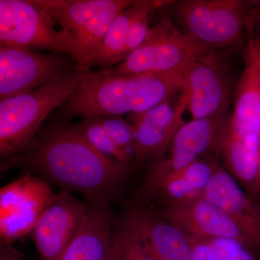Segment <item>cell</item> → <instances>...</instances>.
Listing matches in <instances>:
<instances>
[{
	"label": "cell",
	"mask_w": 260,
	"mask_h": 260,
	"mask_svg": "<svg viewBox=\"0 0 260 260\" xmlns=\"http://www.w3.org/2000/svg\"><path fill=\"white\" fill-rule=\"evenodd\" d=\"M7 167H21L91 203H109L120 191L129 165L103 155L61 121L41 129L31 145L8 157Z\"/></svg>",
	"instance_id": "1"
},
{
	"label": "cell",
	"mask_w": 260,
	"mask_h": 260,
	"mask_svg": "<svg viewBox=\"0 0 260 260\" xmlns=\"http://www.w3.org/2000/svg\"><path fill=\"white\" fill-rule=\"evenodd\" d=\"M186 68L167 73L124 75L88 70L59 114L83 118L140 114L179 93Z\"/></svg>",
	"instance_id": "2"
},
{
	"label": "cell",
	"mask_w": 260,
	"mask_h": 260,
	"mask_svg": "<svg viewBox=\"0 0 260 260\" xmlns=\"http://www.w3.org/2000/svg\"><path fill=\"white\" fill-rule=\"evenodd\" d=\"M88 71L75 66L31 91L1 100V156H13L28 148L37 138L46 118L68 102Z\"/></svg>",
	"instance_id": "3"
},
{
	"label": "cell",
	"mask_w": 260,
	"mask_h": 260,
	"mask_svg": "<svg viewBox=\"0 0 260 260\" xmlns=\"http://www.w3.org/2000/svg\"><path fill=\"white\" fill-rule=\"evenodd\" d=\"M55 20L69 40L71 59L89 70L94 54L117 15L133 0H34Z\"/></svg>",
	"instance_id": "4"
},
{
	"label": "cell",
	"mask_w": 260,
	"mask_h": 260,
	"mask_svg": "<svg viewBox=\"0 0 260 260\" xmlns=\"http://www.w3.org/2000/svg\"><path fill=\"white\" fill-rule=\"evenodd\" d=\"M169 5L179 30L213 50L235 46L250 20L247 3L239 0H185Z\"/></svg>",
	"instance_id": "5"
},
{
	"label": "cell",
	"mask_w": 260,
	"mask_h": 260,
	"mask_svg": "<svg viewBox=\"0 0 260 260\" xmlns=\"http://www.w3.org/2000/svg\"><path fill=\"white\" fill-rule=\"evenodd\" d=\"M213 50L186 37L165 17L150 29L140 47L116 67L104 71L119 75L171 73L184 69Z\"/></svg>",
	"instance_id": "6"
},
{
	"label": "cell",
	"mask_w": 260,
	"mask_h": 260,
	"mask_svg": "<svg viewBox=\"0 0 260 260\" xmlns=\"http://www.w3.org/2000/svg\"><path fill=\"white\" fill-rule=\"evenodd\" d=\"M34 0H0V46L71 55L68 37Z\"/></svg>",
	"instance_id": "7"
},
{
	"label": "cell",
	"mask_w": 260,
	"mask_h": 260,
	"mask_svg": "<svg viewBox=\"0 0 260 260\" xmlns=\"http://www.w3.org/2000/svg\"><path fill=\"white\" fill-rule=\"evenodd\" d=\"M56 193L42 177L25 175L0 189L1 244L13 243L32 233Z\"/></svg>",
	"instance_id": "8"
},
{
	"label": "cell",
	"mask_w": 260,
	"mask_h": 260,
	"mask_svg": "<svg viewBox=\"0 0 260 260\" xmlns=\"http://www.w3.org/2000/svg\"><path fill=\"white\" fill-rule=\"evenodd\" d=\"M184 83L192 119L223 116L235 91L231 65L215 50L186 67Z\"/></svg>",
	"instance_id": "9"
},
{
	"label": "cell",
	"mask_w": 260,
	"mask_h": 260,
	"mask_svg": "<svg viewBox=\"0 0 260 260\" xmlns=\"http://www.w3.org/2000/svg\"><path fill=\"white\" fill-rule=\"evenodd\" d=\"M61 54L0 46V99L31 91L71 69Z\"/></svg>",
	"instance_id": "10"
},
{
	"label": "cell",
	"mask_w": 260,
	"mask_h": 260,
	"mask_svg": "<svg viewBox=\"0 0 260 260\" xmlns=\"http://www.w3.org/2000/svg\"><path fill=\"white\" fill-rule=\"evenodd\" d=\"M177 94L144 112L130 114L134 131L135 164L159 158L184 124L183 114L189 107V100L183 92L177 99Z\"/></svg>",
	"instance_id": "11"
},
{
	"label": "cell",
	"mask_w": 260,
	"mask_h": 260,
	"mask_svg": "<svg viewBox=\"0 0 260 260\" xmlns=\"http://www.w3.org/2000/svg\"><path fill=\"white\" fill-rule=\"evenodd\" d=\"M88 205L71 191L56 193L32 230L41 260H59L85 218Z\"/></svg>",
	"instance_id": "12"
},
{
	"label": "cell",
	"mask_w": 260,
	"mask_h": 260,
	"mask_svg": "<svg viewBox=\"0 0 260 260\" xmlns=\"http://www.w3.org/2000/svg\"><path fill=\"white\" fill-rule=\"evenodd\" d=\"M162 215L188 237L230 238L240 241L252 249L237 223L202 193L171 202Z\"/></svg>",
	"instance_id": "13"
},
{
	"label": "cell",
	"mask_w": 260,
	"mask_h": 260,
	"mask_svg": "<svg viewBox=\"0 0 260 260\" xmlns=\"http://www.w3.org/2000/svg\"><path fill=\"white\" fill-rule=\"evenodd\" d=\"M225 126L223 116L192 119L178 130L172 143L170 156L153 167L148 186L154 189L168 176L179 172L198 160L215 143H218Z\"/></svg>",
	"instance_id": "14"
},
{
	"label": "cell",
	"mask_w": 260,
	"mask_h": 260,
	"mask_svg": "<svg viewBox=\"0 0 260 260\" xmlns=\"http://www.w3.org/2000/svg\"><path fill=\"white\" fill-rule=\"evenodd\" d=\"M203 196L237 223L256 254H260V210L230 173L215 168Z\"/></svg>",
	"instance_id": "15"
},
{
	"label": "cell",
	"mask_w": 260,
	"mask_h": 260,
	"mask_svg": "<svg viewBox=\"0 0 260 260\" xmlns=\"http://www.w3.org/2000/svg\"><path fill=\"white\" fill-rule=\"evenodd\" d=\"M114 232L109 203H91L73 240L59 260H109Z\"/></svg>",
	"instance_id": "16"
},
{
	"label": "cell",
	"mask_w": 260,
	"mask_h": 260,
	"mask_svg": "<svg viewBox=\"0 0 260 260\" xmlns=\"http://www.w3.org/2000/svg\"><path fill=\"white\" fill-rule=\"evenodd\" d=\"M124 223L143 239L155 260H193L185 234L162 217L145 210H131Z\"/></svg>",
	"instance_id": "17"
},
{
	"label": "cell",
	"mask_w": 260,
	"mask_h": 260,
	"mask_svg": "<svg viewBox=\"0 0 260 260\" xmlns=\"http://www.w3.org/2000/svg\"><path fill=\"white\" fill-rule=\"evenodd\" d=\"M218 144L230 174L251 192L259 171L260 135L239 133L226 126Z\"/></svg>",
	"instance_id": "18"
},
{
	"label": "cell",
	"mask_w": 260,
	"mask_h": 260,
	"mask_svg": "<svg viewBox=\"0 0 260 260\" xmlns=\"http://www.w3.org/2000/svg\"><path fill=\"white\" fill-rule=\"evenodd\" d=\"M234 109L228 127L245 134L260 135V73L248 61L237 84Z\"/></svg>",
	"instance_id": "19"
},
{
	"label": "cell",
	"mask_w": 260,
	"mask_h": 260,
	"mask_svg": "<svg viewBox=\"0 0 260 260\" xmlns=\"http://www.w3.org/2000/svg\"><path fill=\"white\" fill-rule=\"evenodd\" d=\"M140 5V1H136L114 19L100 47L92 58L90 68L94 66L107 69L124 60L126 37L130 25L139 10Z\"/></svg>",
	"instance_id": "20"
},
{
	"label": "cell",
	"mask_w": 260,
	"mask_h": 260,
	"mask_svg": "<svg viewBox=\"0 0 260 260\" xmlns=\"http://www.w3.org/2000/svg\"><path fill=\"white\" fill-rule=\"evenodd\" d=\"M73 127L98 151L109 158L128 164L134 160L133 156L119 148L99 124L95 117H84Z\"/></svg>",
	"instance_id": "21"
},
{
	"label": "cell",
	"mask_w": 260,
	"mask_h": 260,
	"mask_svg": "<svg viewBox=\"0 0 260 260\" xmlns=\"http://www.w3.org/2000/svg\"><path fill=\"white\" fill-rule=\"evenodd\" d=\"M114 250L121 260H155L143 239L124 223L114 231Z\"/></svg>",
	"instance_id": "22"
},
{
	"label": "cell",
	"mask_w": 260,
	"mask_h": 260,
	"mask_svg": "<svg viewBox=\"0 0 260 260\" xmlns=\"http://www.w3.org/2000/svg\"><path fill=\"white\" fill-rule=\"evenodd\" d=\"M95 118L114 143L134 158V131L130 122L123 119L120 116Z\"/></svg>",
	"instance_id": "23"
},
{
	"label": "cell",
	"mask_w": 260,
	"mask_h": 260,
	"mask_svg": "<svg viewBox=\"0 0 260 260\" xmlns=\"http://www.w3.org/2000/svg\"><path fill=\"white\" fill-rule=\"evenodd\" d=\"M215 168L208 162L196 160L179 172L196 192L202 193L213 176Z\"/></svg>",
	"instance_id": "24"
},
{
	"label": "cell",
	"mask_w": 260,
	"mask_h": 260,
	"mask_svg": "<svg viewBox=\"0 0 260 260\" xmlns=\"http://www.w3.org/2000/svg\"><path fill=\"white\" fill-rule=\"evenodd\" d=\"M193 260H223L213 246L204 239L188 237Z\"/></svg>",
	"instance_id": "25"
},
{
	"label": "cell",
	"mask_w": 260,
	"mask_h": 260,
	"mask_svg": "<svg viewBox=\"0 0 260 260\" xmlns=\"http://www.w3.org/2000/svg\"><path fill=\"white\" fill-rule=\"evenodd\" d=\"M0 260H25L21 253L9 244L0 245Z\"/></svg>",
	"instance_id": "26"
},
{
	"label": "cell",
	"mask_w": 260,
	"mask_h": 260,
	"mask_svg": "<svg viewBox=\"0 0 260 260\" xmlns=\"http://www.w3.org/2000/svg\"><path fill=\"white\" fill-rule=\"evenodd\" d=\"M249 61L255 65L260 73V40L251 41L249 44Z\"/></svg>",
	"instance_id": "27"
},
{
	"label": "cell",
	"mask_w": 260,
	"mask_h": 260,
	"mask_svg": "<svg viewBox=\"0 0 260 260\" xmlns=\"http://www.w3.org/2000/svg\"><path fill=\"white\" fill-rule=\"evenodd\" d=\"M250 193L253 196L260 194V155L259 171H258L257 177H256L255 182H254V186H253Z\"/></svg>",
	"instance_id": "28"
},
{
	"label": "cell",
	"mask_w": 260,
	"mask_h": 260,
	"mask_svg": "<svg viewBox=\"0 0 260 260\" xmlns=\"http://www.w3.org/2000/svg\"><path fill=\"white\" fill-rule=\"evenodd\" d=\"M109 260H121L120 257L118 256V254H116L115 251L114 250V249H113L112 256H110Z\"/></svg>",
	"instance_id": "29"
},
{
	"label": "cell",
	"mask_w": 260,
	"mask_h": 260,
	"mask_svg": "<svg viewBox=\"0 0 260 260\" xmlns=\"http://www.w3.org/2000/svg\"><path fill=\"white\" fill-rule=\"evenodd\" d=\"M254 198H253V199L255 201L256 204L257 205L258 208H259L260 210V194L254 196Z\"/></svg>",
	"instance_id": "30"
},
{
	"label": "cell",
	"mask_w": 260,
	"mask_h": 260,
	"mask_svg": "<svg viewBox=\"0 0 260 260\" xmlns=\"http://www.w3.org/2000/svg\"><path fill=\"white\" fill-rule=\"evenodd\" d=\"M256 259L260 260V254H256Z\"/></svg>",
	"instance_id": "31"
}]
</instances>
